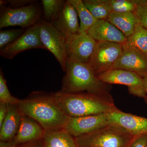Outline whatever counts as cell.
Wrapping results in <instances>:
<instances>
[{"mask_svg": "<svg viewBox=\"0 0 147 147\" xmlns=\"http://www.w3.org/2000/svg\"><path fill=\"white\" fill-rule=\"evenodd\" d=\"M8 111L7 104L0 102V127L5 119Z\"/></svg>", "mask_w": 147, "mask_h": 147, "instance_id": "cell-31", "label": "cell"}, {"mask_svg": "<svg viewBox=\"0 0 147 147\" xmlns=\"http://www.w3.org/2000/svg\"><path fill=\"white\" fill-rule=\"evenodd\" d=\"M130 147H147V134L137 137Z\"/></svg>", "mask_w": 147, "mask_h": 147, "instance_id": "cell-29", "label": "cell"}, {"mask_svg": "<svg viewBox=\"0 0 147 147\" xmlns=\"http://www.w3.org/2000/svg\"><path fill=\"white\" fill-rule=\"evenodd\" d=\"M26 31L23 28L11 29L0 31V50L12 43Z\"/></svg>", "mask_w": 147, "mask_h": 147, "instance_id": "cell-25", "label": "cell"}, {"mask_svg": "<svg viewBox=\"0 0 147 147\" xmlns=\"http://www.w3.org/2000/svg\"><path fill=\"white\" fill-rule=\"evenodd\" d=\"M21 113L36 121L45 130L64 129L69 117L55 99L53 94L33 92L21 99L18 105Z\"/></svg>", "mask_w": 147, "mask_h": 147, "instance_id": "cell-1", "label": "cell"}, {"mask_svg": "<svg viewBox=\"0 0 147 147\" xmlns=\"http://www.w3.org/2000/svg\"><path fill=\"white\" fill-rule=\"evenodd\" d=\"M122 45V53L112 69L128 70L144 77L147 74V55L135 48Z\"/></svg>", "mask_w": 147, "mask_h": 147, "instance_id": "cell-12", "label": "cell"}, {"mask_svg": "<svg viewBox=\"0 0 147 147\" xmlns=\"http://www.w3.org/2000/svg\"><path fill=\"white\" fill-rule=\"evenodd\" d=\"M65 1L42 0V13L47 22L52 23L57 17L63 7Z\"/></svg>", "mask_w": 147, "mask_h": 147, "instance_id": "cell-23", "label": "cell"}, {"mask_svg": "<svg viewBox=\"0 0 147 147\" xmlns=\"http://www.w3.org/2000/svg\"><path fill=\"white\" fill-rule=\"evenodd\" d=\"M35 48L46 50L40 40L37 23L27 29L15 41L0 50V55L3 57L11 59L21 52Z\"/></svg>", "mask_w": 147, "mask_h": 147, "instance_id": "cell-9", "label": "cell"}, {"mask_svg": "<svg viewBox=\"0 0 147 147\" xmlns=\"http://www.w3.org/2000/svg\"><path fill=\"white\" fill-rule=\"evenodd\" d=\"M109 2L113 12L125 13L135 11L134 0H109Z\"/></svg>", "mask_w": 147, "mask_h": 147, "instance_id": "cell-26", "label": "cell"}, {"mask_svg": "<svg viewBox=\"0 0 147 147\" xmlns=\"http://www.w3.org/2000/svg\"><path fill=\"white\" fill-rule=\"evenodd\" d=\"M61 109L69 117H85L106 114L119 109L114 104L112 96L88 92L53 93Z\"/></svg>", "mask_w": 147, "mask_h": 147, "instance_id": "cell-2", "label": "cell"}, {"mask_svg": "<svg viewBox=\"0 0 147 147\" xmlns=\"http://www.w3.org/2000/svg\"><path fill=\"white\" fill-rule=\"evenodd\" d=\"M119 30L126 38L134 33L139 21L134 12L117 13L112 11L107 19Z\"/></svg>", "mask_w": 147, "mask_h": 147, "instance_id": "cell-18", "label": "cell"}, {"mask_svg": "<svg viewBox=\"0 0 147 147\" xmlns=\"http://www.w3.org/2000/svg\"><path fill=\"white\" fill-rule=\"evenodd\" d=\"M61 91L65 93L110 94L111 86L98 78L88 65L67 59Z\"/></svg>", "mask_w": 147, "mask_h": 147, "instance_id": "cell-3", "label": "cell"}, {"mask_svg": "<svg viewBox=\"0 0 147 147\" xmlns=\"http://www.w3.org/2000/svg\"><path fill=\"white\" fill-rule=\"evenodd\" d=\"M39 26L40 37L46 50L50 51L65 72L67 61L66 38L52 23L40 19L37 23Z\"/></svg>", "mask_w": 147, "mask_h": 147, "instance_id": "cell-6", "label": "cell"}, {"mask_svg": "<svg viewBox=\"0 0 147 147\" xmlns=\"http://www.w3.org/2000/svg\"><path fill=\"white\" fill-rule=\"evenodd\" d=\"M135 4L134 13L139 24L147 30V0H134Z\"/></svg>", "mask_w": 147, "mask_h": 147, "instance_id": "cell-27", "label": "cell"}, {"mask_svg": "<svg viewBox=\"0 0 147 147\" xmlns=\"http://www.w3.org/2000/svg\"><path fill=\"white\" fill-rule=\"evenodd\" d=\"M105 84L124 85L128 88L129 92L137 97H146L143 78L132 71L122 69H112L97 76Z\"/></svg>", "mask_w": 147, "mask_h": 147, "instance_id": "cell-8", "label": "cell"}, {"mask_svg": "<svg viewBox=\"0 0 147 147\" xmlns=\"http://www.w3.org/2000/svg\"><path fill=\"white\" fill-rule=\"evenodd\" d=\"M83 2L97 20H107L112 12L109 0H83Z\"/></svg>", "mask_w": 147, "mask_h": 147, "instance_id": "cell-20", "label": "cell"}, {"mask_svg": "<svg viewBox=\"0 0 147 147\" xmlns=\"http://www.w3.org/2000/svg\"><path fill=\"white\" fill-rule=\"evenodd\" d=\"M21 99L14 97L9 91L6 81L1 70L0 71V102L7 105H18Z\"/></svg>", "mask_w": 147, "mask_h": 147, "instance_id": "cell-24", "label": "cell"}, {"mask_svg": "<svg viewBox=\"0 0 147 147\" xmlns=\"http://www.w3.org/2000/svg\"><path fill=\"white\" fill-rule=\"evenodd\" d=\"M77 11L80 19V32H88L97 21L84 4L83 0H68Z\"/></svg>", "mask_w": 147, "mask_h": 147, "instance_id": "cell-21", "label": "cell"}, {"mask_svg": "<svg viewBox=\"0 0 147 147\" xmlns=\"http://www.w3.org/2000/svg\"><path fill=\"white\" fill-rule=\"evenodd\" d=\"M124 45L137 49L147 55V30L139 24Z\"/></svg>", "mask_w": 147, "mask_h": 147, "instance_id": "cell-22", "label": "cell"}, {"mask_svg": "<svg viewBox=\"0 0 147 147\" xmlns=\"http://www.w3.org/2000/svg\"><path fill=\"white\" fill-rule=\"evenodd\" d=\"M122 51V44L104 41L96 42L94 51L87 64L95 74L98 76L112 69Z\"/></svg>", "mask_w": 147, "mask_h": 147, "instance_id": "cell-7", "label": "cell"}, {"mask_svg": "<svg viewBox=\"0 0 147 147\" xmlns=\"http://www.w3.org/2000/svg\"><path fill=\"white\" fill-rule=\"evenodd\" d=\"M68 59L88 63L94 51L96 41L86 32H79L66 38Z\"/></svg>", "mask_w": 147, "mask_h": 147, "instance_id": "cell-10", "label": "cell"}, {"mask_svg": "<svg viewBox=\"0 0 147 147\" xmlns=\"http://www.w3.org/2000/svg\"><path fill=\"white\" fill-rule=\"evenodd\" d=\"M137 137L120 127L109 124L75 138L79 147H128Z\"/></svg>", "mask_w": 147, "mask_h": 147, "instance_id": "cell-4", "label": "cell"}, {"mask_svg": "<svg viewBox=\"0 0 147 147\" xmlns=\"http://www.w3.org/2000/svg\"><path fill=\"white\" fill-rule=\"evenodd\" d=\"M0 147H16L13 141L9 142H0Z\"/></svg>", "mask_w": 147, "mask_h": 147, "instance_id": "cell-32", "label": "cell"}, {"mask_svg": "<svg viewBox=\"0 0 147 147\" xmlns=\"http://www.w3.org/2000/svg\"><path fill=\"white\" fill-rule=\"evenodd\" d=\"M130 146H129V147H130Z\"/></svg>", "mask_w": 147, "mask_h": 147, "instance_id": "cell-34", "label": "cell"}, {"mask_svg": "<svg viewBox=\"0 0 147 147\" xmlns=\"http://www.w3.org/2000/svg\"><path fill=\"white\" fill-rule=\"evenodd\" d=\"M35 1L32 0H8L4 1H1V5H3V4L8 3L10 5V7L13 8L21 7L26 6L34 3Z\"/></svg>", "mask_w": 147, "mask_h": 147, "instance_id": "cell-28", "label": "cell"}, {"mask_svg": "<svg viewBox=\"0 0 147 147\" xmlns=\"http://www.w3.org/2000/svg\"><path fill=\"white\" fill-rule=\"evenodd\" d=\"M34 3L16 8L1 5L0 29L16 26L28 29L36 24L40 20L42 12Z\"/></svg>", "mask_w": 147, "mask_h": 147, "instance_id": "cell-5", "label": "cell"}, {"mask_svg": "<svg viewBox=\"0 0 147 147\" xmlns=\"http://www.w3.org/2000/svg\"><path fill=\"white\" fill-rule=\"evenodd\" d=\"M143 82H144V88L145 91L146 93V97L145 99L146 100V102L147 103V74L146 76L143 77Z\"/></svg>", "mask_w": 147, "mask_h": 147, "instance_id": "cell-33", "label": "cell"}, {"mask_svg": "<svg viewBox=\"0 0 147 147\" xmlns=\"http://www.w3.org/2000/svg\"><path fill=\"white\" fill-rule=\"evenodd\" d=\"M87 32L96 42H115L123 45L127 40L123 34L106 20H97Z\"/></svg>", "mask_w": 147, "mask_h": 147, "instance_id": "cell-14", "label": "cell"}, {"mask_svg": "<svg viewBox=\"0 0 147 147\" xmlns=\"http://www.w3.org/2000/svg\"><path fill=\"white\" fill-rule=\"evenodd\" d=\"M8 111L0 127V142L12 141L18 132L23 114L18 105H7Z\"/></svg>", "mask_w": 147, "mask_h": 147, "instance_id": "cell-17", "label": "cell"}, {"mask_svg": "<svg viewBox=\"0 0 147 147\" xmlns=\"http://www.w3.org/2000/svg\"><path fill=\"white\" fill-rule=\"evenodd\" d=\"M16 147H45L44 139H38L16 146Z\"/></svg>", "mask_w": 147, "mask_h": 147, "instance_id": "cell-30", "label": "cell"}, {"mask_svg": "<svg viewBox=\"0 0 147 147\" xmlns=\"http://www.w3.org/2000/svg\"><path fill=\"white\" fill-rule=\"evenodd\" d=\"M52 24L66 38L79 32L80 24L77 11L68 0Z\"/></svg>", "mask_w": 147, "mask_h": 147, "instance_id": "cell-15", "label": "cell"}, {"mask_svg": "<svg viewBox=\"0 0 147 147\" xmlns=\"http://www.w3.org/2000/svg\"><path fill=\"white\" fill-rule=\"evenodd\" d=\"M110 124L108 113L85 117H69L65 129L74 138L89 134Z\"/></svg>", "mask_w": 147, "mask_h": 147, "instance_id": "cell-11", "label": "cell"}, {"mask_svg": "<svg viewBox=\"0 0 147 147\" xmlns=\"http://www.w3.org/2000/svg\"><path fill=\"white\" fill-rule=\"evenodd\" d=\"M45 132V129L36 121L23 115L19 129L12 141L16 146L22 144L43 138Z\"/></svg>", "mask_w": 147, "mask_h": 147, "instance_id": "cell-16", "label": "cell"}, {"mask_svg": "<svg viewBox=\"0 0 147 147\" xmlns=\"http://www.w3.org/2000/svg\"><path fill=\"white\" fill-rule=\"evenodd\" d=\"M110 124L120 127L136 137L147 134V118L119 110L108 113Z\"/></svg>", "mask_w": 147, "mask_h": 147, "instance_id": "cell-13", "label": "cell"}, {"mask_svg": "<svg viewBox=\"0 0 147 147\" xmlns=\"http://www.w3.org/2000/svg\"><path fill=\"white\" fill-rule=\"evenodd\" d=\"M43 139L45 147H79L75 138L65 129L45 130Z\"/></svg>", "mask_w": 147, "mask_h": 147, "instance_id": "cell-19", "label": "cell"}]
</instances>
